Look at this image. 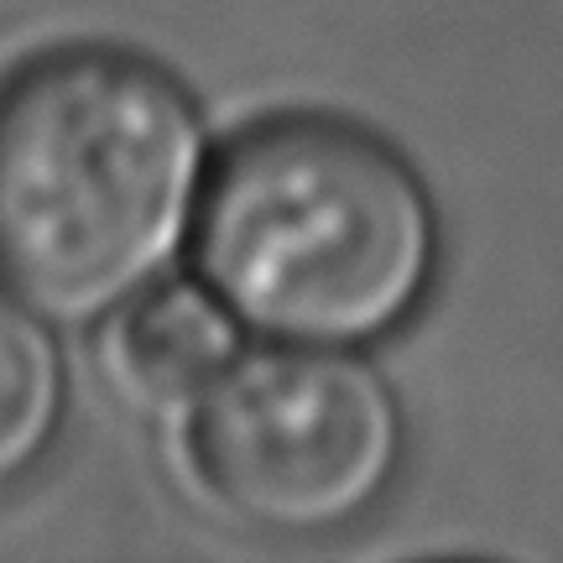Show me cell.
Returning a JSON list of instances; mask_svg holds the SVG:
<instances>
[{"instance_id":"cell-4","label":"cell","mask_w":563,"mask_h":563,"mask_svg":"<svg viewBox=\"0 0 563 563\" xmlns=\"http://www.w3.org/2000/svg\"><path fill=\"white\" fill-rule=\"evenodd\" d=\"M245 323L203 277L141 287L104 319V371L136 407H194L241 361Z\"/></svg>"},{"instance_id":"cell-2","label":"cell","mask_w":563,"mask_h":563,"mask_svg":"<svg viewBox=\"0 0 563 563\" xmlns=\"http://www.w3.org/2000/svg\"><path fill=\"white\" fill-rule=\"evenodd\" d=\"M194 256L251 334L365 350L418 319L443 224L386 136L340 115H272L214 152Z\"/></svg>"},{"instance_id":"cell-1","label":"cell","mask_w":563,"mask_h":563,"mask_svg":"<svg viewBox=\"0 0 563 563\" xmlns=\"http://www.w3.org/2000/svg\"><path fill=\"white\" fill-rule=\"evenodd\" d=\"M214 141L157 58L68 42L0 74V282L53 323H104L194 245Z\"/></svg>"},{"instance_id":"cell-5","label":"cell","mask_w":563,"mask_h":563,"mask_svg":"<svg viewBox=\"0 0 563 563\" xmlns=\"http://www.w3.org/2000/svg\"><path fill=\"white\" fill-rule=\"evenodd\" d=\"M68 418V361L53 319L0 282V490L32 481Z\"/></svg>"},{"instance_id":"cell-3","label":"cell","mask_w":563,"mask_h":563,"mask_svg":"<svg viewBox=\"0 0 563 563\" xmlns=\"http://www.w3.org/2000/svg\"><path fill=\"white\" fill-rule=\"evenodd\" d=\"M188 464L235 527L334 538L391 496L407 412L361 350L266 340L194 402Z\"/></svg>"}]
</instances>
